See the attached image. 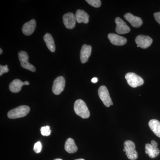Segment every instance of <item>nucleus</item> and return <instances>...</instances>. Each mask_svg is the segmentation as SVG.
Segmentation results:
<instances>
[{
  "mask_svg": "<svg viewBox=\"0 0 160 160\" xmlns=\"http://www.w3.org/2000/svg\"><path fill=\"white\" fill-rule=\"evenodd\" d=\"M75 112L82 118H88L90 116V112L86 103L81 99L77 100L74 103Z\"/></svg>",
  "mask_w": 160,
  "mask_h": 160,
  "instance_id": "1",
  "label": "nucleus"
},
{
  "mask_svg": "<svg viewBox=\"0 0 160 160\" xmlns=\"http://www.w3.org/2000/svg\"><path fill=\"white\" fill-rule=\"evenodd\" d=\"M30 108L27 106H21L10 110L8 112V118L10 119H16L24 117L29 113Z\"/></svg>",
  "mask_w": 160,
  "mask_h": 160,
  "instance_id": "2",
  "label": "nucleus"
},
{
  "mask_svg": "<svg viewBox=\"0 0 160 160\" xmlns=\"http://www.w3.org/2000/svg\"><path fill=\"white\" fill-rule=\"evenodd\" d=\"M125 78L127 83L132 88H136L144 84L143 79L133 72H128L126 75Z\"/></svg>",
  "mask_w": 160,
  "mask_h": 160,
  "instance_id": "3",
  "label": "nucleus"
},
{
  "mask_svg": "<svg viewBox=\"0 0 160 160\" xmlns=\"http://www.w3.org/2000/svg\"><path fill=\"white\" fill-rule=\"evenodd\" d=\"M124 149L127 158L131 160H135L138 158V154L136 150L135 145L131 141H126L124 144Z\"/></svg>",
  "mask_w": 160,
  "mask_h": 160,
  "instance_id": "4",
  "label": "nucleus"
},
{
  "mask_svg": "<svg viewBox=\"0 0 160 160\" xmlns=\"http://www.w3.org/2000/svg\"><path fill=\"white\" fill-rule=\"evenodd\" d=\"M19 60L22 68L34 72L36 68L29 62V55L26 51H21L18 53Z\"/></svg>",
  "mask_w": 160,
  "mask_h": 160,
  "instance_id": "5",
  "label": "nucleus"
},
{
  "mask_svg": "<svg viewBox=\"0 0 160 160\" xmlns=\"http://www.w3.org/2000/svg\"><path fill=\"white\" fill-rule=\"evenodd\" d=\"M98 93L100 99L106 107H109L110 106L113 105V103L109 95V91L106 86H100L98 91Z\"/></svg>",
  "mask_w": 160,
  "mask_h": 160,
  "instance_id": "6",
  "label": "nucleus"
},
{
  "mask_svg": "<svg viewBox=\"0 0 160 160\" xmlns=\"http://www.w3.org/2000/svg\"><path fill=\"white\" fill-rule=\"evenodd\" d=\"M66 85V80L62 76L58 77L53 82L52 91L55 95L60 94L64 90Z\"/></svg>",
  "mask_w": 160,
  "mask_h": 160,
  "instance_id": "7",
  "label": "nucleus"
},
{
  "mask_svg": "<svg viewBox=\"0 0 160 160\" xmlns=\"http://www.w3.org/2000/svg\"><path fill=\"white\" fill-rule=\"evenodd\" d=\"M135 42L139 47L142 49H146L151 46L152 39L148 36L140 35L136 38Z\"/></svg>",
  "mask_w": 160,
  "mask_h": 160,
  "instance_id": "8",
  "label": "nucleus"
},
{
  "mask_svg": "<svg viewBox=\"0 0 160 160\" xmlns=\"http://www.w3.org/2000/svg\"><path fill=\"white\" fill-rule=\"evenodd\" d=\"M115 21L116 24V31L118 34H126L129 33L130 31V29L129 26H127L126 23L121 18H116Z\"/></svg>",
  "mask_w": 160,
  "mask_h": 160,
  "instance_id": "9",
  "label": "nucleus"
},
{
  "mask_svg": "<svg viewBox=\"0 0 160 160\" xmlns=\"http://www.w3.org/2000/svg\"><path fill=\"white\" fill-rule=\"evenodd\" d=\"M63 21L66 28L68 29H73L75 26L77 21L75 15L71 12L64 15Z\"/></svg>",
  "mask_w": 160,
  "mask_h": 160,
  "instance_id": "10",
  "label": "nucleus"
},
{
  "mask_svg": "<svg viewBox=\"0 0 160 160\" xmlns=\"http://www.w3.org/2000/svg\"><path fill=\"white\" fill-rule=\"evenodd\" d=\"M108 37L112 44L115 46H123L127 42L126 38L115 33H109Z\"/></svg>",
  "mask_w": 160,
  "mask_h": 160,
  "instance_id": "11",
  "label": "nucleus"
},
{
  "mask_svg": "<svg viewBox=\"0 0 160 160\" xmlns=\"http://www.w3.org/2000/svg\"><path fill=\"white\" fill-rule=\"evenodd\" d=\"M92 47L89 45L84 44L82 46L80 51V59L81 62L84 64L88 62L89 57L91 54Z\"/></svg>",
  "mask_w": 160,
  "mask_h": 160,
  "instance_id": "12",
  "label": "nucleus"
},
{
  "mask_svg": "<svg viewBox=\"0 0 160 160\" xmlns=\"http://www.w3.org/2000/svg\"><path fill=\"white\" fill-rule=\"evenodd\" d=\"M124 18L131 24L132 26L135 28H138L142 25L143 21L142 19L135 16L131 13H126L124 15Z\"/></svg>",
  "mask_w": 160,
  "mask_h": 160,
  "instance_id": "13",
  "label": "nucleus"
},
{
  "mask_svg": "<svg viewBox=\"0 0 160 160\" xmlns=\"http://www.w3.org/2000/svg\"><path fill=\"white\" fill-rule=\"evenodd\" d=\"M36 27V22L34 19H32L25 23L22 27L23 33L25 35L29 36L33 33Z\"/></svg>",
  "mask_w": 160,
  "mask_h": 160,
  "instance_id": "14",
  "label": "nucleus"
},
{
  "mask_svg": "<svg viewBox=\"0 0 160 160\" xmlns=\"http://www.w3.org/2000/svg\"><path fill=\"white\" fill-rule=\"evenodd\" d=\"M75 17L77 22L78 23H84L87 24L89 22V15L84 10L82 9L78 10L76 12Z\"/></svg>",
  "mask_w": 160,
  "mask_h": 160,
  "instance_id": "15",
  "label": "nucleus"
},
{
  "mask_svg": "<svg viewBox=\"0 0 160 160\" xmlns=\"http://www.w3.org/2000/svg\"><path fill=\"white\" fill-rule=\"evenodd\" d=\"M25 85V82H23L21 80L16 79L12 81L9 84V90L12 92L17 93L21 91L22 87Z\"/></svg>",
  "mask_w": 160,
  "mask_h": 160,
  "instance_id": "16",
  "label": "nucleus"
},
{
  "mask_svg": "<svg viewBox=\"0 0 160 160\" xmlns=\"http://www.w3.org/2000/svg\"><path fill=\"white\" fill-rule=\"evenodd\" d=\"M43 38L48 49L52 52H54L56 50V46L54 39L51 35L49 33H46Z\"/></svg>",
  "mask_w": 160,
  "mask_h": 160,
  "instance_id": "17",
  "label": "nucleus"
},
{
  "mask_svg": "<svg viewBox=\"0 0 160 160\" xmlns=\"http://www.w3.org/2000/svg\"><path fill=\"white\" fill-rule=\"evenodd\" d=\"M65 149L67 152L73 153L78 151V147L72 138H69L66 140L65 143Z\"/></svg>",
  "mask_w": 160,
  "mask_h": 160,
  "instance_id": "18",
  "label": "nucleus"
},
{
  "mask_svg": "<svg viewBox=\"0 0 160 160\" xmlns=\"http://www.w3.org/2000/svg\"><path fill=\"white\" fill-rule=\"evenodd\" d=\"M146 154H148L149 157L152 158L157 157L160 153V150L158 148L155 147L154 146H152L151 144H146Z\"/></svg>",
  "mask_w": 160,
  "mask_h": 160,
  "instance_id": "19",
  "label": "nucleus"
},
{
  "mask_svg": "<svg viewBox=\"0 0 160 160\" xmlns=\"http://www.w3.org/2000/svg\"><path fill=\"white\" fill-rule=\"evenodd\" d=\"M149 127L156 135L160 138V122L157 120H150L149 123Z\"/></svg>",
  "mask_w": 160,
  "mask_h": 160,
  "instance_id": "20",
  "label": "nucleus"
},
{
  "mask_svg": "<svg viewBox=\"0 0 160 160\" xmlns=\"http://www.w3.org/2000/svg\"><path fill=\"white\" fill-rule=\"evenodd\" d=\"M41 134L44 136H49L51 133V130L49 126H43L41 127Z\"/></svg>",
  "mask_w": 160,
  "mask_h": 160,
  "instance_id": "21",
  "label": "nucleus"
},
{
  "mask_svg": "<svg viewBox=\"0 0 160 160\" xmlns=\"http://www.w3.org/2000/svg\"><path fill=\"white\" fill-rule=\"evenodd\" d=\"M86 2L90 6L95 7V8H99L101 6V1L100 0H86Z\"/></svg>",
  "mask_w": 160,
  "mask_h": 160,
  "instance_id": "22",
  "label": "nucleus"
},
{
  "mask_svg": "<svg viewBox=\"0 0 160 160\" xmlns=\"http://www.w3.org/2000/svg\"><path fill=\"white\" fill-rule=\"evenodd\" d=\"M42 145L40 142H38L35 144L34 147H33V150L35 152L37 153H40L42 151Z\"/></svg>",
  "mask_w": 160,
  "mask_h": 160,
  "instance_id": "23",
  "label": "nucleus"
},
{
  "mask_svg": "<svg viewBox=\"0 0 160 160\" xmlns=\"http://www.w3.org/2000/svg\"><path fill=\"white\" fill-rule=\"evenodd\" d=\"M9 71V69L8 68V66L6 65L5 66L0 65V76H2L3 73L8 72Z\"/></svg>",
  "mask_w": 160,
  "mask_h": 160,
  "instance_id": "24",
  "label": "nucleus"
},
{
  "mask_svg": "<svg viewBox=\"0 0 160 160\" xmlns=\"http://www.w3.org/2000/svg\"><path fill=\"white\" fill-rule=\"evenodd\" d=\"M154 17L156 21L160 25V12H157L154 13Z\"/></svg>",
  "mask_w": 160,
  "mask_h": 160,
  "instance_id": "25",
  "label": "nucleus"
},
{
  "mask_svg": "<svg viewBox=\"0 0 160 160\" xmlns=\"http://www.w3.org/2000/svg\"><path fill=\"white\" fill-rule=\"evenodd\" d=\"M151 145L152 146H154L155 147H156L157 148L158 147V143L155 142V141H154V140H152V141H151Z\"/></svg>",
  "mask_w": 160,
  "mask_h": 160,
  "instance_id": "26",
  "label": "nucleus"
},
{
  "mask_svg": "<svg viewBox=\"0 0 160 160\" xmlns=\"http://www.w3.org/2000/svg\"><path fill=\"white\" fill-rule=\"evenodd\" d=\"M98 81V79L97 78H92V79L91 80V82H92V83H97Z\"/></svg>",
  "mask_w": 160,
  "mask_h": 160,
  "instance_id": "27",
  "label": "nucleus"
},
{
  "mask_svg": "<svg viewBox=\"0 0 160 160\" xmlns=\"http://www.w3.org/2000/svg\"><path fill=\"white\" fill-rule=\"evenodd\" d=\"M25 82V85H29V82L28 81H26V82Z\"/></svg>",
  "mask_w": 160,
  "mask_h": 160,
  "instance_id": "28",
  "label": "nucleus"
},
{
  "mask_svg": "<svg viewBox=\"0 0 160 160\" xmlns=\"http://www.w3.org/2000/svg\"><path fill=\"white\" fill-rule=\"evenodd\" d=\"M2 52H3L2 49V48H1V49H0V54H2Z\"/></svg>",
  "mask_w": 160,
  "mask_h": 160,
  "instance_id": "29",
  "label": "nucleus"
},
{
  "mask_svg": "<svg viewBox=\"0 0 160 160\" xmlns=\"http://www.w3.org/2000/svg\"><path fill=\"white\" fill-rule=\"evenodd\" d=\"M75 160H85L84 159H76Z\"/></svg>",
  "mask_w": 160,
  "mask_h": 160,
  "instance_id": "30",
  "label": "nucleus"
},
{
  "mask_svg": "<svg viewBox=\"0 0 160 160\" xmlns=\"http://www.w3.org/2000/svg\"><path fill=\"white\" fill-rule=\"evenodd\" d=\"M54 160H63L61 159H55Z\"/></svg>",
  "mask_w": 160,
  "mask_h": 160,
  "instance_id": "31",
  "label": "nucleus"
}]
</instances>
